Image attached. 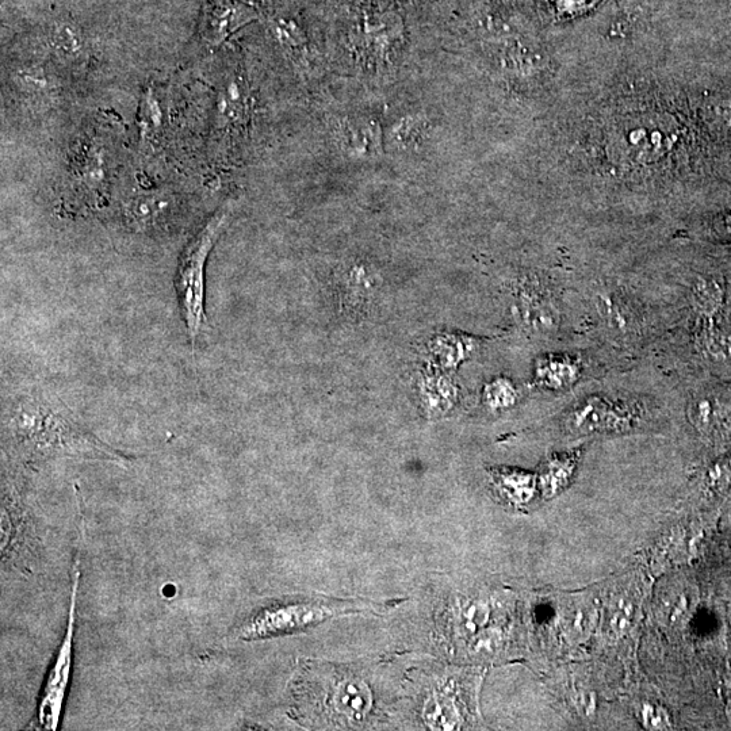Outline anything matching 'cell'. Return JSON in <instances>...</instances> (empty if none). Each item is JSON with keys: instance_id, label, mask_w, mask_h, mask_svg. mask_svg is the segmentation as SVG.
Instances as JSON below:
<instances>
[{"instance_id": "cell-1", "label": "cell", "mask_w": 731, "mask_h": 731, "mask_svg": "<svg viewBox=\"0 0 731 731\" xmlns=\"http://www.w3.org/2000/svg\"><path fill=\"white\" fill-rule=\"evenodd\" d=\"M7 442L21 457L101 459L125 465L128 458L84 430L61 404L41 394L15 400L5 417Z\"/></svg>"}, {"instance_id": "cell-2", "label": "cell", "mask_w": 731, "mask_h": 731, "mask_svg": "<svg viewBox=\"0 0 731 731\" xmlns=\"http://www.w3.org/2000/svg\"><path fill=\"white\" fill-rule=\"evenodd\" d=\"M227 217V213L218 212L206 221L204 227L187 244L176 270V297L193 347L205 323L206 264L214 244L227 224Z\"/></svg>"}, {"instance_id": "cell-3", "label": "cell", "mask_w": 731, "mask_h": 731, "mask_svg": "<svg viewBox=\"0 0 731 731\" xmlns=\"http://www.w3.org/2000/svg\"><path fill=\"white\" fill-rule=\"evenodd\" d=\"M366 604L325 603L320 600H292L263 607L236 627L235 637L243 641H259L285 637L315 627L336 616L357 614Z\"/></svg>"}, {"instance_id": "cell-4", "label": "cell", "mask_w": 731, "mask_h": 731, "mask_svg": "<svg viewBox=\"0 0 731 731\" xmlns=\"http://www.w3.org/2000/svg\"><path fill=\"white\" fill-rule=\"evenodd\" d=\"M80 576L82 573H80V554H78L74 565V576H72L67 630H65L63 642L53 661L51 671L48 673V679L45 681L40 703H38L37 725L42 730H57L61 714H63L65 698H67L68 685L71 680L72 657H74L76 604H78Z\"/></svg>"}, {"instance_id": "cell-5", "label": "cell", "mask_w": 731, "mask_h": 731, "mask_svg": "<svg viewBox=\"0 0 731 731\" xmlns=\"http://www.w3.org/2000/svg\"><path fill=\"white\" fill-rule=\"evenodd\" d=\"M634 409L625 401L595 394L574 404L565 417V427L572 434L625 430L637 419Z\"/></svg>"}, {"instance_id": "cell-6", "label": "cell", "mask_w": 731, "mask_h": 731, "mask_svg": "<svg viewBox=\"0 0 731 731\" xmlns=\"http://www.w3.org/2000/svg\"><path fill=\"white\" fill-rule=\"evenodd\" d=\"M335 139L352 160L380 158L385 149V130L380 121L367 116H346L335 125Z\"/></svg>"}, {"instance_id": "cell-7", "label": "cell", "mask_w": 731, "mask_h": 731, "mask_svg": "<svg viewBox=\"0 0 731 731\" xmlns=\"http://www.w3.org/2000/svg\"><path fill=\"white\" fill-rule=\"evenodd\" d=\"M373 707V691L358 676H344L336 680L327 695L328 711L340 725H363L370 717Z\"/></svg>"}, {"instance_id": "cell-8", "label": "cell", "mask_w": 731, "mask_h": 731, "mask_svg": "<svg viewBox=\"0 0 731 731\" xmlns=\"http://www.w3.org/2000/svg\"><path fill=\"white\" fill-rule=\"evenodd\" d=\"M688 419L703 435H715L731 426V393L725 388L700 389L688 403Z\"/></svg>"}, {"instance_id": "cell-9", "label": "cell", "mask_w": 731, "mask_h": 731, "mask_svg": "<svg viewBox=\"0 0 731 731\" xmlns=\"http://www.w3.org/2000/svg\"><path fill=\"white\" fill-rule=\"evenodd\" d=\"M256 18L254 7L239 0H212L206 13L204 36L217 47Z\"/></svg>"}, {"instance_id": "cell-10", "label": "cell", "mask_w": 731, "mask_h": 731, "mask_svg": "<svg viewBox=\"0 0 731 731\" xmlns=\"http://www.w3.org/2000/svg\"><path fill=\"white\" fill-rule=\"evenodd\" d=\"M519 320L524 327L533 334L551 336L556 334L561 324V313L556 302L541 290L527 287L519 293L518 304Z\"/></svg>"}, {"instance_id": "cell-11", "label": "cell", "mask_w": 731, "mask_h": 731, "mask_svg": "<svg viewBox=\"0 0 731 731\" xmlns=\"http://www.w3.org/2000/svg\"><path fill=\"white\" fill-rule=\"evenodd\" d=\"M250 90L243 76L231 72L223 79L217 95V121L221 128H235L250 114Z\"/></svg>"}, {"instance_id": "cell-12", "label": "cell", "mask_w": 731, "mask_h": 731, "mask_svg": "<svg viewBox=\"0 0 731 731\" xmlns=\"http://www.w3.org/2000/svg\"><path fill=\"white\" fill-rule=\"evenodd\" d=\"M417 393L423 411L431 419L446 416L458 403V385L442 370L424 374L420 378Z\"/></svg>"}, {"instance_id": "cell-13", "label": "cell", "mask_w": 731, "mask_h": 731, "mask_svg": "<svg viewBox=\"0 0 731 731\" xmlns=\"http://www.w3.org/2000/svg\"><path fill=\"white\" fill-rule=\"evenodd\" d=\"M424 725L430 730H458L463 725L462 707L451 687L434 688L422 707Z\"/></svg>"}, {"instance_id": "cell-14", "label": "cell", "mask_w": 731, "mask_h": 731, "mask_svg": "<svg viewBox=\"0 0 731 731\" xmlns=\"http://www.w3.org/2000/svg\"><path fill=\"white\" fill-rule=\"evenodd\" d=\"M489 477L499 496L516 508L530 503L539 488L538 476L520 469H492Z\"/></svg>"}, {"instance_id": "cell-15", "label": "cell", "mask_w": 731, "mask_h": 731, "mask_svg": "<svg viewBox=\"0 0 731 731\" xmlns=\"http://www.w3.org/2000/svg\"><path fill=\"white\" fill-rule=\"evenodd\" d=\"M48 47L53 55L70 67H80L88 59L87 42L82 30L71 22H56L48 30Z\"/></svg>"}, {"instance_id": "cell-16", "label": "cell", "mask_w": 731, "mask_h": 731, "mask_svg": "<svg viewBox=\"0 0 731 731\" xmlns=\"http://www.w3.org/2000/svg\"><path fill=\"white\" fill-rule=\"evenodd\" d=\"M581 366L569 355H546L535 366V380L550 390L572 388L580 380Z\"/></svg>"}, {"instance_id": "cell-17", "label": "cell", "mask_w": 731, "mask_h": 731, "mask_svg": "<svg viewBox=\"0 0 731 731\" xmlns=\"http://www.w3.org/2000/svg\"><path fill=\"white\" fill-rule=\"evenodd\" d=\"M476 339L458 334H440L428 344L432 365L446 371L461 365L476 350Z\"/></svg>"}, {"instance_id": "cell-18", "label": "cell", "mask_w": 731, "mask_h": 731, "mask_svg": "<svg viewBox=\"0 0 731 731\" xmlns=\"http://www.w3.org/2000/svg\"><path fill=\"white\" fill-rule=\"evenodd\" d=\"M377 286L378 277L373 267L363 262L354 263L344 271L342 297L348 306L359 308L370 301Z\"/></svg>"}, {"instance_id": "cell-19", "label": "cell", "mask_w": 731, "mask_h": 731, "mask_svg": "<svg viewBox=\"0 0 731 731\" xmlns=\"http://www.w3.org/2000/svg\"><path fill=\"white\" fill-rule=\"evenodd\" d=\"M427 118L423 114L409 113L397 118L388 130H385V148L393 151H407L419 143L426 135Z\"/></svg>"}, {"instance_id": "cell-20", "label": "cell", "mask_w": 731, "mask_h": 731, "mask_svg": "<svg viewBox=\"0 0 731 731\" xmlns=\"http://www.w3.org/2000/svg\"><path fill=\"white\" fill-rule=\"evenodd\" d=\"M577 466L576 454L554 455L543 465L538 476L539 488L545 496H553L565 488Z\"/></svg>"}, {"instance_id": "cell-21", "label": "cell", "mask_w": 731, "mask_h": 731, "mask_svg": "<svg viewBox=\"0 0 731 731\" xmlns=\"http://www.w3.org/2000/svg\"><path fill=\"white\" fill-rule=\"evenodd\" d=\"M725 301V290L714 279H700L692 287V306L700 321H715Z\"/></svg>"}, {"instance_id": "cell-22", "label": "cell", "mask_w": 731, "mask_h": 731, "mask_svg": "<svg viewBox=\"0 0 731 731\" xmlns=\"http://www.w3.org/2000/svg\"><path fill=\"white\" fill-rule=\"evenodd\" d=\"M695 343L704 357L713 361H726L731 358V338L715 321H700L696 329Z\"/></svg>"}, {"instance_id": "cell-23", "label": "cell", "mask_w": 731, "mask_h": 731, "mask_svg": "<svg viewBox=\"0 0 731 731\" xmlns=\"http://www.w3.org/2000/svg\"><path fill=\"white\" fill-rule=\"evenodd\" d=\"M518 400V389L508 378L497 377L482 389V401H484L485 407L492 412L507 411L514 407Z\"/></svg>"}, {"instance_id": "cell-24", "label": "cell", "mask_w": 731, "mask_h": 731, "mask_svg": "<svg viewBox=\"0 0 731 731\" xmlns=\"http://www.w3.org/2000/svg\"><path fill=\"white\" fill-rule=\"evenodd\" d=\"M171 199L162 194H149L133 199L129 213L139 224L153 223L170 210Z\"/></svg>"}, {"instance_id": "cell-25", "label": "cell", "mask_w": 731, "mask_h": 731, "mask_svg": "<svg viewBox=\"0 0 731 731\" xmlns=\"http://www.w3.org/2000/svg\"><path fill=\"white\" fill-rule=\"evenodd\" d=\"M271 33L282 48L300 52L306 47V36L301 26L290 18H277L271 22Z\"/></svg>"}, {"instance_id": "cell-26", "label": "cell", "mask_w": 731, "mask_h": 731, "mask_svg": "<svg viewBox=\"0 0 731 731\" xmlns=\"http://www.w3.org/2000/svg\"><path fill=\"white\" fill-rule=\"evenodd\" d=\"M593 618H595V614H593L592 607L589 604L573 603V606H569L564 614L566 634L572 639L587 637L592 629Z\"/></svg>"}, {"instance_id": "cell-27", "label": "cell", "mask_w": 731, "mask_h": 731, "mask_svg": "<svg viewBox=\"0 0 731 731\" xmlns=\"http://www.w3.org/2000/svg\"><path fill=\"white\" fill-rule=\"evenodd\" d=\"M491 616V607L482 600L466 603L459 612V627L462 633L474 637L481 630H484Z\"/></svg>"}, {"instance_id": "cell-28", "label": "cell", "mask_w": 731, "mask_h": 731, "mask_svg": "<svg viewBox=\"0 0 731 731\" xmlns=\"http://www.w3.org/2000/svg\"><path fill=\"white\" fill-rule=\"evenodd\" d=\"M597 309H599L600 316L612 328L629 329L631 327V317L633 316H631L629 306L618 300V297L608 296V294L599 296Z\"/></svg>"}, {"instance_id": "cell-29", "label": "cell", "mask_w": 731, "mask_h": 731, "mask_svg": "<svg viewBox=\"0 0 731 731\" xmlns=\"http://www.w3.org/2000/svg\"><path fill=\"white\" fill-rule=\"evenodd\" d=\"M633 611V603L625 595L616 597L608 614V629L612 634L623 633L629 627Z\"/></svg>"}, {"instance_id": "cell-30", "label": "cell", "mask_w": 731, "mask_h": 731, "mask_svg": "<svg viewBox=\"0 0 731 731\" xmlns=\"http://www.w3.org/2000/svg\"><path fill=\"white\" fill-rule=\"evenodd\" d=\"M642 723L646 729L649 730H669L672 729L671 718L667 711L660 706H654V704H644L639 713Z\"/></svg>"}, {"instance_id": "cell-31", "label": "cell", "mask_w": 731, "mask_h": 731, "mask_svg": "<svg viewBox=\"0 0 731 731\" xmlns=\"http://www.w3.org/2000/svg\"><path fill=\"white\" fill-rule=\"evenodd\" d=\"M501 634L497 630H481L474 635L472 652L477 656H492L499 649Z\"/></svg>"}, {"instance_id": "cell-32", "label": "cell", "mask_w": 731, "mask_h": 731, "mask_svg": "<svg viewBox=\"0 0 731 731\" xmlns=\"http://www.w3.org/2000/svg\"><path fill=\"white\" fill-rule=\"evenodd\" d=\"M141 124L147 132L158 130L162 125V112L151 91L145 95L143 110H141Z\"/></svg>"}, {"instance_id": "cell-33", "label": "cell", "mask_w": 731, "mask_h": 731, "mask_svg": "<svg viewBox=\"0 0 731 731\" xmlns=\"http://www.w3.org/2000/svg\"><path fill=\"white\" fill-rule=\"evenodd\" d=\"M710 480L714 485L725 486L731 482V458L723 459L714 465L710 472Z\"/></svg>"}, {"instance_id": "cell-34", "label": "cell", "mask_w": 731, "mask_h": 731, "mask_svg": "<svg viewBox=\"0 0 731 731\" xmlns=\"http://www.w3.org/2000/svg\"><path fill=\"white\" fill-rule=\"evenodd\" d=\"M723 225H725L726 232L731 235V216L725 218Z\"/></svg>"}]
</instances>
